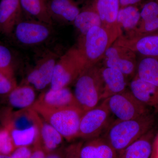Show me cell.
<instances>
[{
  "instance_id": "obj_30",
  "label": "cell",
  "mask_w": 158,
  "mask_h": 158,
  "mask_svg": "<svg viewBox=\"0 0 158 158\" xmlns=\"http://www.w3.org/2000/svg\"><path fill=\"white\" fill-rule=\"evenodd\" d=\"M83 141L74 142L64 149V158H81L80 151Z\"/></svg>"
},
{
  "instance_id": "obj_1",
  "label": "cell",
  "mask_w": 158,
  "mask_h": 158,
  "mask_svg": "<svg viewBox=\"0 0 158 158\" xmlns=\"http://www.w3.org/2000/svg\"><path fill=\"white\" fill-rule=\"evenodd\" d=\"M156 116L151 112L134 119L113 120L102 136L118 153L154 127Z\"/></svg>"
},
{
  "instance_id": "obj_13",
  "label": "cell",
  "mask_w": 158,
  "mask_h": 158,
  "mask_svg": "<svg viewBox=\"0 0 158 158\" xmlns=\"http://www.w3.org/2000/svg\"><path fill=\"white\" fill-rule=\"evenodd\" d=\"M23 9L19 0H1L0 33L9 35L21 20Z\"/></svg>"
},
{
  "instance_id": "obj_19",
  "label": "cell",
  "mask_w": 158,
  "mask_h": 158,
  "mask_svg": "<svg viewBox=\"0 0 158 158\" xmlns=\"http://www.w3.org/2000/svg\"><path fill=\"white\" fill-rule=\"evenodd\" d=\"M40 145L48 154L61 148L64 138L52 125L41 117L37 123Z\"/></svg>"
},
{
  "instance_id": "obj_32",
  "label": "cell",
  "mask_w": 158,
  "mask_h": 158,
  "mask_svg": "<svg viewBox=\"0 0 158 158\" xmlns=\"http://www.w3.org/2000/svg\"><path fill=\"white\" fill-rule=\"evenodd\" d=\"M33 151V147L22 146L15 148L10 156L12 158H30Z\"/></svg>"
},
{
  "instance_id": "obj_14",
  "label": "cell",
  "mask_w": 158,
  "mask_h": 158,
  "mask_svg": "<svg viewBox=\"0 0 158 158\" xmlns=\"http://www.w3.org/2000/svg\"><path fill=\"white\" fill-rule=\"evenodd\" d=\"M36 101L42 106L52 109L79 107L73 92L68 87L57 90L50 88L41 94Z\"/></svg>"
},
{
  "instance_id": "obj_31",
  "label": "cell",
  "mask_w": 158,
  "mask_h": 158,
  "mask_svg": "<svg viewBox=\"0 0 158 158\" xmlns=\"http://www.w3.org/2000/svg\"><path fill=\"white\" fill-rule=\"evenodd\" d=\"M12 56L10 50L0 44V69L11 67Z\"/></svg>"
},
{
  "instance_id": "obj_10",
  "label": "cell",
  "mask_w": 158,
  "mask_h": 158,
  "mask_svg": "<svg viewBox=\"0 0 158 158\" xmlns=\"http://www.w3.org/2000/svg\"><path fill=\"white\" fill-rule=\"evenodd\" d=\"M58 59L56 54L54 53L45 54L28 74L26 79L27 85H31L38 90H43L51 85Z\"/></svg>"
},
{
  "instance_id": "obj_2",
  "label": "cell",
  "mask_w": 158,
  "mask_h": 158,
  "mask_svg": "<svg viewBox=\"0 0 158 158\" xmlns=\"http://www.w3.org/2000/svg\"><path fill=\"white\" fill-rule=\"evenodd\" d=\"M70 142L79 138L80 123L84 112L78 106L52 109L37 101L31 107Z\"/></svg>"
},
{
  "instance_id": "obj_38",
  "label": "cell",
  "mask_w": 158,
  "mask_h": 158,
  "mask_svg": "<svg viewBox=\"0 0 158 158\" xmlns=\"http://www.w3.org/2000/svg\"><path fill=\"white\" fill-rule=\"evenodd\" d=\"M156 1H157V2H158V0H156Z\"/></svg>"
},
{
  "instance_id": "obj_12",
  "label": "cell",
  "mask_w": 158,
  "mask_h": 158,
  "mask_svg": "<svg viewBox=\"0 0 158 158\" xmlns=\"http://www.w3.org/2000/svg\"><path fill=\"white\" fill-rule=\"evenodd\" d=\"M117 40L135 53L144 57L158 58V34H141L131 39L119 36Z\"/></svg>"
},
{
  "instance_id": "obj_29",
  "label": "cell",
  "mask_w": 158,
  "mask_h": 158,
  "mask_svg": "<svg viewBox=\"0 0 158 158\" xmlns=\"http://www.w3.org/2000/svg\"><path fill=\"white\" fill-rule=\"evenodd\" d=\"M141 21H146L158 17V2L152 0L145 3L140 11Z\"/></svg>"
},
{
  "instance_id": "obj_3",
  "label": "cell",
  "mask_w": 158,
  "mask_h": 158,
  "mask_svg": "<svg viewBox=\"0 0 158 158\" xmlns=\"http://www.w3.org/2000/svg\"><path fill=\"white\" fill-rule=\"evenodd\" d=\"M120 28L95 27L84 36H81L77 46L87 66L96 65L103 58L106 51L120 36Z\"/></svg>"
},
{
  "instance_id": "obj_24",
  "label": "cell",
  "mask_w": 158,
  "mask_h": 158,
  "mask_svg": "<svg viewBox=\"0 0 158 158\" xmlns=\"http://www.w3.org/2000/svg\"><path fill=\"white\" fill-rule=\"evenodd\" d=\"M73 23L81 36L85 35L94 27L102 26L101 19L94 8L80 11Z\"/></svg>"
},
{
  "instance_id": "obj_18",
  "label": "cell",
  "mask_w": 158,
  "mask_h": 158,
  "mask_svg": "<svg viewBox=\"0 0 158 158\" xmlns=\"http://www.w3.org/2000/svg\"><path fill=\"white\" fill-rule=\"evenodd\" d=\"M48 11L53 21L61 22H73L81 11L73 0H48Z\"/></svg>"
},
{
  "instance_id": "obj_9",
  "label": "cell",
  "mask_w": 158,
  "mask_h": 158,
  "mask_svg": "<svg viewBox=\"0 0 158 158\" xmlns=\"http://www.w3.org/2000/svg\"><path fill=\"white\" fill-rule=\"evenodd\" d=\"M51 26L36 19H21L14 29L15 36L17 41L23 45H38L50 37Z\"/></svg>"
},
{
  "instance_id": "obj_15",
  "label": "cell",
  "mask_w": 158,
  "mask_h": 158,
  "mask_svg": "<svg viewBox=\"0 0 158 158\" xmlns=\"http://www.w3.org/2000/svg\"><path fill=\"white\" fill-rule=\"evenodd\" d=\"M100 70L104 83L102 101L127 89L129 80L121 72L106 66L100 68Z\"/></svg>"
},
{
  "instance_id": "obj_4",
  "label": "cell",
  "mask_w": 158,
  "mask_h": 158,
  "mask_svg": "<svg viewBox=\"0 0 158 158\" xmlns=\"http://www.w3.org/2000/svg\"><path fill=\"white\" fill-rule=\"evenodd\" d=\"M103 92L100 68L96 65L85 68L75 81L74 95L84 113L102 101Z\"/></svg>"
},
{
  "instance_id": "obj_25",
  "label": "cell",
  "mask_w": 158,
  "mask_h": 158,
  "mask_svg": "<svg viewBox=\"0 0 158 158\" xmlns=\"http://www.w3.org/2000/svg\"><path fill=\"white\" fill-rule=\"evenodd\" d=\"M141 21L140 11L135 6H128L120 8L116 23L119 27L127 31L137 28Z\"/></svg>"
},
{
  "instance_id": "obj_16",
  "label": "cell",
  "mask_w": 158,
  "mask_h": 158,
  "mask_svg": "<svg viewBox=\"0 0 158 158\" xmlns=\"http://www.w3.org/2000/svg\"><path fill=\"white\" fill-rule=\"evenodd\" d=\"M155 127L118 153V158H151L156 133Z\"/></svg>"
},
{
  "instance_id": "obj_17",
  "label": "cell",
  "mask_w": 158,
  "mask_h": 158,
  "mask_svg": "<svg viewBox=\"0 0 158 158\" xmlns=\"http://www.w3.org/2000/svg\"><path fill=\"white\" fill-rule=\"evenodd\" d=\"M81 158H118V153L102 136L83 142Z\"/></svg>"
},
{
  "instance_id": "obj_28",
  "label": "cell",
  "mask_w": 158,
  "mask_h": 158,
  "mask_svg": "<svg viewBox=\"0 0 158 158\" xmlns=\"http://www.w3.org/2000/svg\"><path fill=\"white\" fill-rule=\"evenodd\" d=\"M15 148L10 131L5 127L0 129V154L10 155Z\"/></svg>"
},
{
  "instance_id": "obj_33",
  "label": "cell",
  "mask_w": 158,
  "mask_h": 158,
  "mask_svg": "<svg viewBox=\"0 0 158 158\" xmlns=\"http://www.w3.org/2000/svg\"><path fill=\"white\" fill-rule=\"evenodd\" d=\"M33 151L30 158H46L48 154L40 144L33 146Z\"/></svg>"
},
{
  "instance_id": "obj_37",
  "label": "cell",
  "mask_w": 158,
  "mask_h": 158,
  "mask_svg": "<svg viewBox=\"0 0 158 158\" xmlns=\"http://www.w3.org/2000/svg\"><path fill=\"white\" fill-rule=\"evenodd\" d=\"M0 158H12L10 155H7L1 154H0Z\"/></svg>"
},
{
  "instance_id": "obj_26",
  "label": "cell",
  "mask_w": 158,
  "mask_h": 158,
  "mask_svg": "<svg viewBox=\"0 0 158 158\" xmlns=\"http://www.w3.org/2000/svg\"><path fill=\"white\" fill-rule=\"evenodd\" d=\"M9 131L16 148L22 146H30L40 142L39 130L37 126L25 129H12Z\"/></svg>"
},
{
  "instance_id": "obj_21",
  "label": "cell",
  "mask_w": 158,
  "mask_h": 158,
  "mask_svg": "<svg viewBox=\"0 0 158 158\" xmlns=\"http://www.w3.org/2000/svg\"><path fill=\"white\" fill-rule=\"evenodd\" d=\"M119 0H96L94 9L105 27L118 26L117 15L120 9Z\"/></svg>"
},
{
  "instance_id": "obj_27",
  "label": "cell",
  "mask_w": 158,
  "mask_h": 158,
  "mask_svg": "<svg viewBox=\"0 0 158 158\" xmlns=\"http://www.w3.org/2000/svg\"><path fill=\"white\" fill-rule=\"evenodd\" d=\"M12 66L0 69V94L6 95L17 87Z\"/></svg>"
},
{
  "instance_id": "obj_6",
  "label": "cell",
  "mask_w": 158,
  "mask_h": 158,
  "mask_svg": "<svg viewBox=\"0 0 158 158\" xmlns=\"http://www.w3.org/2000/svg\"><path fill=\"white\" fill-rule=\"evenodd\" d=\"M105 100L112 115L119 120L134 119L153 112L138 100L129 88Z\"/></svg>"
},
{
  "instance_id": "obj_20",
  "label": "cell",
  "mask_w": 158,
  "mask_h": 158,
  "mask_svg": "<svg viewBox=\"0 0 158 158\" xmlns=\"http://www.w3.org/2000/svg\"><path fill=\"white\" fill-rule=\"evenodd\" d=\"M35 99L34 89L28 85L17 86L8 94L10 106L20 110L31 108L36 102Z\"/></svg>"
},
{
  "instance_id": "obj_7",
  "label": "cell",
  "mask_w": 158,
  "mask_h": 158,
  "mask_svg": "<svg viewBox=\"0 0 158 158\" xmlns=\"http://www.w3.org/2000/svg\"><path fill=\"white\" fill-rule=\"evenodd\" d=\"M106 101L84 113L80 123L79 138L87 140L102 135L113 119Z\"/></svg>"
},
{
  "instance_id": "obj_8",
  "label": "cell",
  "mask_w": 158,
  "mask_h": 158,
  "mask_svg": "<svg viewBox=\"0 0 158 158\" xmlns=\"http://www.w3.org/2000/svg\"><path fill=\"white\" fill-rule=\"evenodd\" d=\"M104 66L121 72L128 80L135 76L138 63L135 52L116 40L106 51Z\"/></svg>"
},
{
  "instance_id": "obj_35",
  "label": "cell",
  "mask_w": 158,
  "mask_h": 158,
  "mask_svg": "<svg viewBox=\"0 0 158 158\" xmlns=\"http://www.w3.org/2000/svg\"><path fill=\"white\" fill-rule=\"evenodd\" d=\"M142 0H119L120 8L128 6H135Z\"/></svg>"
},
{
  "instance_id": "obj_5",
  "label": "cell",
  "mask_w": 158,
  "mask_h": 158,
  "mask_svg": "<svg viewBox=\"0 0 158 158\" xmlns=\"http://www.w3.org/2000/svg\"><path fill=\"white\" fill-rule=\"evenodd\" d=\"M87 64L77 47L70 48L57 60L55 65L51 89L54 90L68 87L85 68Z\"/></svg>"
},
{
  "instance_id": "obj_23",
  "label": "cell",
  "mask_w": 158,
  "mask_h": 158,
  "mask_svg": "<svg viewBox=\"0 0 158 158\" xmlns=\"http://www.w3.org/2000/svg\"><path fill=\"white\" fill-rule=\"evenodd\" d=\"M135 75L158 88V58L144 57L138 63Z\"/></svg>"
},
{
  "instance_id": "obj_11",
  "label": "cell",
  "mask_w": 158,
  "mask_h": 158,
  "mask_svg": "<svg viewBox=\"0 0 158 158\" xmlns=\"http://www.w3.org/2000/svg\"><path fill=\"white\" fill-rule=\"evenodd\" d=\"M129 89L136 98L158 116V88L135 76L129 83Z\"/></svg>"
},
{
  "instance_id": "obj_34",
  "label": "cell",
  "mask_w": 158,
  "mask_h": 158,
  "mask_svg": "<svg viewBox=\"0 0 158 158\" xmlns=\"http://www.w3.org/2000/svg\"><path fill=\"white\" fill-rule=\"evenodd\" d=\"M64 149L63 147L50 153L47 156L46 158H64Z\"/></svg>"
},
{
  "instance_id": "obj_36",
  "label": "cell",
  "mask_w": 158,
  "mask_h": 158,
  "mask_svg": "<svg viewBox=\"0 0 158 158\" xmlns=\"http://www.w3.org/2000/svg\"><path fill=\"white\" fill-rule=\"evenodd\" d=\"M151 158H158V133L156 134L154 140L152 155Z\"/></svg>"
},
{
  "instance_id": "obj_22",
  "label": "cell",
  "mask_w": 158,
  "mask_h": 158,
  "mask_svg": "<svg viewBox=\"0 0 158 158\" xmlns=\"http://www.w3.org/2000/svg\"><path fill=\"white\" fill-rule=\"evenodd\" d=\"M23 11L35 19L52 25L48 11V0H19Z\"/></svg>"
}]
</instances>
